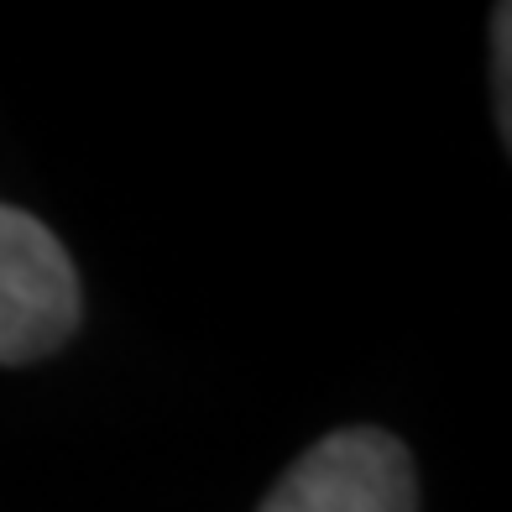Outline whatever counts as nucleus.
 I'll list each match as a JSON object with an SVG mask.
<instances>
[{
    "label": "nucleus",
    "mask_w": 512,
    "mask_h": 512,
    "mask_svg": "<svg viewBox=\"0 0 512 512\" xmlns=\"http://www.w3.org/2000/svg\"><path fill=\"white\" fill-rule=\"evenodd\" d=\"M79 324V277L63 241L27 209L0 204V366L53 356Z\"/></svg>",
    "instance_id": "1"
},
{
    "label": "nucleus",
    "mask_w": 512,
    "mask_h": 512,
    "mask_svg": "<svg viewBox=\"0 0 512 512\" xmlns=\"http://www.w3.org/2000/svg\"><path fill=\"white\" fill-rule=\"evenodd\" d=\"M256 512H418L413 460L382 429H335L277 476Z\"/></svg>",
    "instance_id": "2"
}]
</instances>
